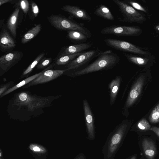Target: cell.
<instances>
[{
	"mask_svg": "<svg viewBox=\"0 0 159 159\" xmlns=\"http://www.w3.org/2000/svg\"><path fill=\"white\" fill-rule=\"evenodd\" d=\"M61 96H42L28 91H20L14 94L9 100L7 112L11 119L22 122L29 121L41 116L45 108L52 106Z\"/></svg>",
	"mask_w": 159,
	"mask_h": 159,
	"instance_id": "obj_1",
	"label": "cell"
},
{
	"mask_svg": "<svg viewBox=\"0 0 159 159\" xmlns=\"http://www.w3.org/2000/svg\"><path fill=\"white\" fill-rule=\"evenodd\" d=\"M129 127V123L123 121L111 132L102 147L104 159H114L123 143Z\"/></svg>",
	"mask_w": 159,
	"mask_h": 159,
	"instance_id": "obj_2",
	"label": "cell"
},
{
	"mask_svg": "<svg viewBox=\"0 0 159 159\" xmlns=\"http://www.w3.org/2000/svg\"><path fill=\"white\" fill-rule=\"evenodd\" d=\"M120 58L118 55L111 50L104 51L93 62L84 68L71 73L70 75L77 76L111 69L119 63Z\"/></svg>",
	"mask_w": 159,
	"mask_h": 159,
	"instance_id": "obj_3",
	"label": "cell"
},
{
	"mask_svg": "<svg viewBox=\"0 0 159 159\" xmlns=\"http://www.w3.org/2000/svg\"><path fill=\"white\" fill-rule=\"evenodd\" d=\"M47 18L51 25L59 30H76L84 34L89 39L92 37L91 32L83 23H79L61 15H52Z\"/></svg>",
	"mask_w": 159,
	"mask_h": 159,
	"instance_id": "obj_4",
	"label": "cell"
},
{
	"mask_svg": "<svg viewBox=\"0 0 159 159\" xmlns=\"http://www.w3.org/2000/svg\"><path fill=\"white\" fill-rule=\"evenodd\" d=\"M118 6L119 11L122 14L123 19L118 17L119 21L130 23H140L144 21V17L134 8L127 4L124 1L112 0Z\"/></svg>",
	"mask_w": 159,
	"mask_h": 159,
	"instance_id": "obj_5",
	"label": "cell"
},
{
	"mask_svg": "<svg viewBox=\"0 0 159 159\" xmlns=\"http://www.w3.org/2000/svg\"><path fill=\"white\" fill-rule=\"evenodd\" d=\"M24 54L20 51H14L0 57V76L9 71L21 59Z\"/></svg>",
	"mask_w": 159,
	"mask_h": 159,
	"instance_id": "obj_6",
	"label": "cell"
},
{
	"mask_svg": "<svg viewBox=\"0 0 159 159\" xmlns=\"http://www.w3.org/2000/svg\"><path fill=\"white\" fill-rule=\"evenodd\" d=\"M104 42L107 46L118 50L143 55L147 53L135 45L120 40L107 38L105 39Z\"/></svg>",
	"mask_w": 159,
	"mask_h": 159,
	"instance_id": "obj_7",
	"label": "cell"
},
{
	"mask_svg": "<svg viewBox=\"0 0 159 159\" xmlns=\"http://www.w3.org/2000/svg\"><path fill=\"white\" fill-rule=\"evenodd\" d=\"M140 30L134 26L115 25L105 27L101 30L100 33L119 36H134L138 34Z\"/></svg>",
	"mask_w": 159,
	"mask_h": 159,
	"instance_id": "obj_8",
	"label": "cell"
},
{
	"mask_svg": "<svg viewBox=\"0 0 159 159\" xmlns=\"http://www.w3.org/2000/svg\"><path fill=\"white\" fill-rule=\"evenodd\" d=\"M103 52L97 48L83 52L81 54L67 64V68H69L70 70L77 68L93 58L98 57Z\"/></svg>",
	"mask_w": 159,
	"mask_h": 159,
	"instance_id": "obj_9",
	"label": "cell"
},
{
	"mask_svg": "<svg viewBox=\"0 0 159 159\" xmlns=\"http://www.w3.org/2000/svg\"><path fill=\"white\" fill-rule=\"evenodd\" d=\"M69 69L67 68L63 70H48L43 72L39 76L24 86L23 88H27L31 86L46 83L53 80L62 75Z\"/></svg>",
	"mask_w": 159,
	"mask_h": 159,
	"instance_id": "obj_10",
	"label": "cell"
},
{
	"mask_svg": "<svg viewBox=\"0 0 159 159\" xmlns=\"http://www.w3.org/2000/svg\"><path fill=\"white\" fill-rule=\"evenodd\" d=\"M83 102L88 139L92 141L96 136L93 116L88 101L83 100Z\"/></svg>",
	"mask_w": 159,
	"mask_h": 159,
	"instance_id": "obj_11",
	"label": "cell"
},
{
	"mask_svg": "<svg viewBox=\"0 0 159 159\" xmlns=\"http://www.w3.org/2000/svg\"><path fill=\"white\" fill-rule=\"evenodd\" d=\"M145 81V77L141 75L135 81L130 90L125 103L124 108L125 110L132 105L139 98L143 88Z\"/></svg>",
	"mask_w": 159,
	"mask_h": 159,
	"instance_id": "obj_12",
	"label": "cell"
},
{
	"mask_svg": "<svg viewBox=\"0 0 159 159\" xmlns=\"http://www.w3.org/2000/svg\"><path fill=\"white\" fill-rule=\"evenodd\" d=\"M0 33V48L2 52L11 51L16 46V42L5 28H2Z\"/></svg>",
	"mask_w": 159,
	"mask_h": 159,
	"instance_id": "obj_13",
	"label": "cell"
},
{
	"mask_svg": "<svg viewBox=\"0 0 159 159\" xmlns=\"http://www.w3.org/2000/svg\"><path fill=\"white\" fill-rule=\"evenodd\" d=\"M61 9L68 13L71 17L87 21H91L92 18L84 9L74 5H66L63 6Z\"/></svg>",
	"mask_w": 159,
	"mask_h": 159,
	"instance_id": "obj_14",
	"label": "cell"
},
{
	"mask_svg": "<svg viewBox=\"0 0 159 159\" xmlns=\"http://www.w3.org/2000/svg\"><path fill=\"white\" fill-rule=\"evenodd\" d=\"M92 45L91 43L88 42L65 46L61 49L57 57L83 52V51L91 48Z\"/></svg>",
	"mask_w": 159,
	"mask_h": 159,
	"instance_id": "obj_15",
	"label": "cell"
},
{
	"mask_svg": "<svg viewBox=\"0 0 159 159\" xmlns=\"http://www.w3.org/2000/svg\"><path fill=\"white\" fill-rule=\"evenodd\" d=\"M54 66V65L53 63L52 64H51L48 67L45 68V69H44L40 72L32 76H29V77L25 78V79L18 83V84L14 85L11 88L8 90L7 91L5 92L2 94L1 96L0 97V98H2L4 96H5L7 94L15 90H16L21 87L24 86H25V85L29 84L30 82L39 76L44 71L48 70L51 69L52 68H53Z\"/></svg>",
	"mask_w": 159,
	"mask_h": 159,
	"instance_id": "obj_16",
	"label": "cell"
},
{
	"mask_svg": "<svg viewBox=\"0 0 159 159\" xmlns=\"http://www.w3.org/2000/svg\"><path fill=\"white\" fill-rule=\"evenodd\" d=\"M20 11V8L17 6L9 18L7 23V28L14 38L16 37L17 24Z\"/></svg>",
	"mask_w": 159,
	"mask_h": 159,
	"instance_id": "obj_17",
	"label": "cell"
},
{
	"mask_svg": "<svg viewBox=\"0 0 159 159\" xmlns=\"http://www.w3.org/2000/svg\"><path fill=\"white\" fill-rule=\"evenodd\" d=\"M142 146L144 154L148 159H153L156 154V148L154 142L148 138L142 141Z\"/></svg>",
	"mask_w": 159,
	"mask_h": 159,
	"instance_id": "obj_18",
	"label": "cell"
},
{
	"mask_svg": "<svg viewBox=\"0 0 159 159\" xmlns=\"http://www.w3.org/2000/svg\"><path fill=\"white\" fill-rule=\"evenodd\" d=\"M121 78L120 76H117L109 84L110 91L111 106L114 103L120 88Z\"/></svg>",
	"mask_w": 159,
	"mask_h": 159,
	"instance_id": "obj_19",
	"label": "cell"
},
{
	"mask_svg": "<svg viewBox=\"0 0 159 159\" xmlns=\"http://www.w3.org/2000/svg\"><path fill=\"white\" fill-rule=\"evenodd\" d=\"M93 13L96 16L107 20L113 21L114 17L109 8L103 4H101L97 7Z\"/></svg>",
	"mask_w": 159,
	"mask_h": 159,
	"instance_id": "obj_20",
	"label": "cell"
},
{
	"mask_svg": "<svg viewBox=\"0 0 159 159\" xmlns=\"http://www.w3.org/2000/svg\"><path fill=\"white\" fill-rule=\"evenodd\" d=\"M41 29V25L40 24L32 28L23 36L21 39V43L25 44L32 40L38 35Z\"/></svg>",
	"mask_w": 159,
	"mask_h": 159,
	"instance_id": "obj_21",
	"label": "cell"
},
{
	"mask_svg": "<svg viewBox=\"0 0 159 159\" xmlns=\"http://www.w3.org/2000/svg\"><path fill=\"white\" fill-rule=\"evenodd\" d=\"M67 31V37L71 41L83 42L86 41L89 39L84 34L78 31L70 30Z\"/></svg>",
	"mask_w": 159,
	"mask_h": 159,
	"instance_id": "obj_22",
	"label": "cell"
},
{
	"mask_svg": "<svg viewBox=\"0 0 159 159\" xmlns=\"http://www.w3.org/2000/svg\"><path fill=\"white\" fill-rule=\"evenodd\" d=\"M45 54L42 52L39 54L34 60L23 71L22 75L20 77L21 79L24 78H27L32 71L35 67H36L40 61L43 59Z\"/></svg>",
	"mask_w": 159,
	"mask_h": 159,
	"instance_id": "obj_23",
	"label": "cell"
},
{
	"mask_svg": "<svg viewBox=\"0 0 159 159\" xmlns=\"http://www.w3.org/2000/svg\"><path fill=\"white\" fill-rule=\"evenodd\" d=\"M83 52H82L73 55H65L57 57L56 60V64L58 66L67 64Z\"/></svg>",
	"mask_w": 159,
	"mask_h": 159,
	"instance_id": "obj_24",
	"label": "cell"
},
{
	"mask_svg": "<svg viewBox=\"0 0 159 159\" xmlns=\"http://www.w3.org/2000/svg\"><path fill=\"white\" fill-rule=\"evenodd\" d=\"M124 56L130 62L139 65H144L148 62V59L136 57L129 54L124 53Z\"/></svg>",
	"mask_w": 159,
	"mask_h": 159,
	"instance_id": "obj_25",
	"label": "cell"
},
{
	"mask_svg": "<svg viewBox=\"0 0 159 159\" xmlns=\"http://www.w3.org/2000/svg\"><path fill=\"white\" fill-rule=\"evenodd\" d=\"M149 120L152 124L159 122V103L152 110L149 117Z\"/></svg>",
	"mask_w": 159,
	"mask_h": 159,
	"instance_id": "obj_26",
	"label": "cell"
},
{
	"mask_svg": "<svg viewBox=\"0 0 159 159\" xmlns=\"http://www.w3.org/2000/svg\"><path fill=\"white\" fill-rule=\"evenodd\" d=\"M16 4L17 6L19 7L22 10L26 16L30 8V3L27 0L18 1Z\"/></svg>",
	"mask_w": 159,
	"mask_h": 159,
	"instance_id": "obj_27",
	"label": "cell"
},
{
	"mask_svg": "<svg viewBox=\"0 0 159 159\" xmlns=\"http://www.w3.org/2000/svg\"><path fill=\"white\" fill-rule=\"evenodd\" d=\"M52 60L51 57H44L40 61L36 66L38 69H45L51 64Z\"/></svg>",
	"mask_w": 159,
	"mask_h": 159,
	"instance_id": "obj_28",
	"label": "cell"
},
{
	"mask_svg": "<svg viewBox=\"0 0 159 159\" xmlns=\"http://www.w3.org/2000/svg\"><path fill=\"white\" fill-rule=\"evenodd\" d=\"M31 9V15L30 16V19L33 20L38 16L39 12V7L35 2L33 1H30Z\"/></svg>",
	"mask_w": 159,
	"mask_h": 159,
	"instance_id": "obj_29",
	"label": "cell"
},
{
	"mask_svg": "<svg viewBox=\"0 0 159 159\" xmlns=\"http://www.w3.org/2000/svg\"><path fill=\"white\" fill-rule=\"evenodd\" d=\"M30 149L33 152L39 153H44L46 152V148L43 146L36 144H31L29 146Z\"/></svg>",
	"mask_w": 159,
	"mask_h": 159,
	"instance_id": "obj_30",
	"label": "cell"
},
{
	"mask_svg": "<svg viewBox=\"0 0 159 159\" xmlns=\"http://www.w3.org/2000/svg\"><path fill=\"white\" fill-rule=\"evenodd\" d=\"M137 127L143 130H150L151 126L148 121L144 118L141 120L137 125Z\"/></svg>",
	"mask_w": 159,
	"mask_h": 159,
	"instance_id": "obj_31",
	"label": "cell"
},
{
	"mask_svg": "<svg viewBox=\"0 0 159 159\" xmlns=\"http://www.w3.org/2000/svg\"><path fill=\"white\" fill-rule=\"evenodd\" d=\"M13 81H11L5 84H2L0 85V97L2 94L8 90L14 85Z\"/></svg>",
	"mask_w": 159,
	"mask_h": 159,
	"instance_id": "obj_32",
	"label": "cell"
},
{
	"mask_svg": "<svg viewBox=\"0 0 159 159\" xmlns=\"http://www.w3.org/2000/svg\"><path fill=\"white\" fill-rule=\"evenodd\" d=\"M126 3H128L131 5L133 8L135 9L144 12H146L145 9L142 7L140 4L137 2L131 1H124Z\"/></svg>",
	"mask_w": 159,
	"mask_h": 159,
	"instance_id": "obj_33",
	"label": "cell"
},
{
	"mask_svg": "<svg viewBox=\"0 0 159 159\" xmlns=\"http://www.w3.org/2000/svg\"><path fill=\"white\" fill-rule=\"evenodd\" d=\"M153 131L159 137V128L155 126L151 127L150 129Z\"/></svg>",
	"mask_w": 159,
	"mask_h": 159,
	"instance_id": "obj_34",
	"label": "cell"
},
{
	"mask_svg": "<svg viewBox=\"0 0 159 159\" xmlns=\"http://www.w3.org/2000/svg\"><path fill=\"white\" fill-rule=\"evenodd\" d=\"M14 1L13 0H0V6L7 3L12 2L13 3V2Z\"/></svg>",
	"mask_w": 159,
	"mask_h": 159,
	"instance_id": "obj_35",
	"label": "cell"
},
{
	"mask_svg": "<svg viewBox=\"0 0 159 159\" xmlns=\"http://www.w3.org/2000/svg\"><path fill=\"white\" fill-rule=\"evenodd\" d=\"M74 159H86V158L84 154L81 153L78 155Z\"/></svg>",
	"mask_w": 159,
	"mask_h": 159,
	"instance_id": "obj_36",
	"label": "cell"
},
{
	"mask_svg": "<svg viewBox=\"0 0 159 159\" xmlns=\"http://www.w3.org/2000/svg\"><path fill=\"white\" fill-rule=\"evenodd\" d=\"M4 19L1 20H0V29L1 30L3 24Z\"/></svg>",
	"mask_w": 159,
	"mask_h": 159,
	"instance_id": "obj_37",
	"label": "cell"
},
{
	"mask_svg": "<svg viewBox=\"0 0 159 159\" xmlns=\"http://www.w3.org/2000/svg\"><path fill=\"white\" fill-rule=\"evenodd\" d=\"M130 159H136V157L135 156H133Z\"/></svg>",
	"mask_w": 159,
	"mask_h": 159,
	"instance_id": "obj_38",
	"label": "cell"
},
{
	"mask_svg": "<svg viewBox=\"0 0 159 159\" xmlns=\"http://www.w3.org/2000/svg\"><path fill=\"white\" fill-rule=\"evenodd\" d=\"M157 29L158 31H159V27H158L157 28Z\"/></svg>",
	"mask_w": 159,
	"mask_h": 159,
	"instance_id": "obj_39",
	"label": "cell"
}]
</instances>
